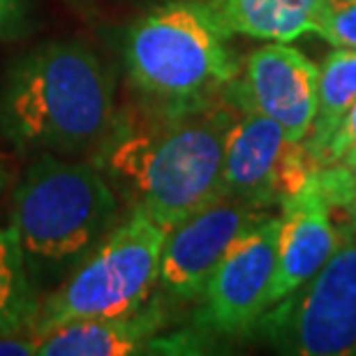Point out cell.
Returning a JSON list of instances; mask_svg holds the SVG:
<instances>
[{
    "instance_id": "44dd1931",
    "label": "cell",
    "mask_w": 356,
    "mask_h": 356,
    "mask_svg": "<svg viewBox=\"0 0 356 356\" xmlns=\"http://www.w3.org/2000/svg\"><path fill=\"white\" fill-rule=\"evenodd\" d=\"M340 162H343V165L345 167H350V169H354V172H356V146L352 148V151L350 153H347L345 155V158L343 160H340Z\"/></svg>"
},
{
    "instance_id": "30bf717a",
    "label": "cell",
    "mask_w": 356,
    "mask_h": 356,
    "mask_svg": "<svg viewBox=\"0 0 356 356\" xmlns=\"http://www.w3.org/2000/svg\"><path fill=\"white\" fill-rule=\"evenodd\" d=\"M319 67L287 42H268L243 63L225 97L275 120L289 141L303 144L317 109Z\"/></svg>"
},
{
    "instance_id": "7c38bea8",
    "label": "cell",
    "mask_w": 356,
    "mask_h": 356,
    "mask_svg": "<svg viewBox=\"0 0 356 356\" xmlns=\"http://www.w3.org/2000/svg\"><path fill=\"white\" fill-rule=\"evenodd\" d=\"M158 305L111 317H90L38 336V356H125L151 345L162 326Z\"/></svg>"
},
{
    "instance_id": "9c48e42d",
    "label": "cell",
    "mask_w": 356,
    "mask_h": 356,
    "mask_svg": "<svg viewBox=\"0 0 356 356\" xmlns=\"http://www.w3.org/2000/svg\"><path fill=\"white\" fill-rule=\"evenodd\" d=\"M268 216L266 209L243 199L222 197L181 220L167 232L162 245V289L178 301L199 298L229 248Z\"/></svg>"
},
{
    "instance_id": "7402d4cb",
    "label": "cell",
    "mask_w": 356,
    "mask_h": 356,
    "mask_svg": "<svg viewBox=\"0 0 356 356\" xmlns=\"http://www.w3.org/2000/svg\"><path fill=\"white\" fill-rule=\"evenodd\" d=\"M7 181H10V174L5 172V167L0 165V199H3L5 190H7Z\"/></svg>"
},
{
    "instance_id": "2e32d148",
    "label": "cell",
    "mask_w": 356,
    "mask_h": 356,
    "mask_svg": "<svg viewBox=\"0 0 356 356\" xmlns=\"http://www.w3.org/2000/svg\"><path fill=\"white\" fill-rule=\"evenodd\" d=\"M319 185L331 211L343 213L345 227L356 236V172L343 162L317 169Z\"/></svg>"
},
{
    "instance_id": "3957f363",
    "label": "cell",
    "mask_w": 356,
    "mask_h": 356,
    "mask_svg": "<svg viewBox=\"0 0 356 356\" xmlns=\"http://www.w3.org/2000/svg\"><path fill=\"white\" fill-rule=\"evenodd\" d=\"M10 218L28 270L42 287L65 280L109 236L118 197L95 162L44 155L21 176Z\"/></svg>"
},
{
    "instance_id": "9a60e30c",
    "label": "cell",
    "mask_w": 356,
    "mask_h": 356,
    "mask_svg": "<svg viewBox=\"0 0 356 356\" xmlns=\"http://www.w3.org/2000/svg\"><path fill=\"white\" fill-rule=\"evenodd\" d=\"M40 303L17 232L0 227V338L31 333Z\"/></svg>"
},
{
    "instance_id": "277c9868",
    "label": "cell",
    "mask_w": 356,
    "mask_h": 356,
    "mask_svg": "<svg viewBox=\"0 0 356 356\" xmlns=\"http://www.w3.org/2000/svg\"><path fill=\"white\" fill-rule=\"evenodd\" d=\"M227 38L229 33L206 0H169L153 7L127 31L130 83L158 113L218 102L241 74Z\"/></svg>"
},
{
    "instance_id": "52a82bcc",
    "label": "cell",
    "mask_w": 356,
    "mask_h": 356,
    "mask_svg": "<svg viewBox=\"0 0 356 356\" xmlns=\"http://www.w3.org/2000/svg\"><path fill=\"white\" fill-rule=\"evenodd\" d=\"M315 169L305 144L289 141L275 120L236 106L225 146V197L270 211L301 188Z\"/></svg>"
},
{
    "instance_id": "7a4b0ae2",
    "label": "cell",
    "mask_w": 356,
    "mask_h": 356,
    "mask_svg": "<svg viewBox=\"0 0 356 356\" xmlns=\"http://www.w3.org/2000/svg\"><path fill=\"white\" fill-rule=\"evenodd\" d=\"M113 127V76L79 40L31 49L0 83V134L19 151L79 155L102 146Z\"/></svg>"
},
{
    "instance_id": "5bb4252c",
    "label": "cell",
    "mask_w": 356,
    "mask_h": 356,
    "mask_svg": "<svg viewBox=\"0 0 356 356\" xmlns=\"http://www.w3.org/2000/svg\"><path fill=\"white\" fill-rule=\"evenodd\" d=\"M356 102V51L336 49L319 65L317 81V109L312 127L305 137V148L315 165H322V158L329 148L333 134L343 125L347 113Z\"/></svg>"
},
{
    "instance_id": "d6986e66",
    "label": "cell",
    "mask_w": 356,
    "mask_h": 356,
    "mask_svg": "<svg viewBox=\"0 0 356 356\" xmlns=\"http://www.w3.org/2000/svg\"><path fill=\"white\" fill-rule=\"evenodd\" d=\"M356 146V102L347 113V118L343 120V125L338 127V132L333 134L329 148H326L324 158H322V165L319 167H326V165H336L345 158L347 153L352 151Z\"/></svg>"
},
{
    "instance_id": "e0dca14e",
    "label": "cell",
    "mask_w": 356,
    "mask_h": 356,
    "mask_svg": "<svg viewBox=\"0 0 356 356\" xmlns=\"http://www.w3.org/2000/svg\"><path fill=\"white\" fill-rule=\"evenodd\" d=\"M315 33L333 49L356 51V0H326Z\"/></svg>"
},
{
    "instance_id": "ac0fdd59",
    "label": "cell",
    "mask_w": 356,
    "mask_h": 356,
    "mask_svg": "<svg viewBox=\"0 0 356 356\" xmlns=\"http://www.w3.org/2000/svg\"><path fill=\"white\" fill-rule=\"evenodd\" d=\"M31 26L28 0H0V42L17 40Z\"/></svg>"
},
{
    "instance_id": "5b68a950",
    "label": "cell",
    "mask_w": 356,
    "mask_h": 356,
    "mask_svg": "<svg viewBox=\"0 0 356 356\" xmlns=\"http://www.w3.org/2000/svg\"><path fill=\"white\" fill-rule=\"evenodd\" d=\"M167 229L134 206L130 218L86 259L58 282L40 303L35 336L90 317H111L139 310L160 280V259Z\"/></svg>"
},
{
    "instance_id": "ffe728a7",
    "label": "cell",
    "mask_w": 356,
    "mask_h": 356,
    "mask_svg": "<svg viewBox=\"0 0 356 356\" xmlns=\"http://www.w3.org/2000/svg\"><path fill=\"white\" fill-rule=\"evenodd\" d=\"M0 356H38V336L17 333L0 338Z\"/></svg>"
},
{
    "instance_id": "8992f818",
    "label": "cell",
    "mask_w": 356,
    "mask_h": 356,
    "mask_svg": "<svg viewBox=\"0 0 356 356\" xmlns=\"http://www.w3.org/2000/svg\"><path fill=\"white\" fill-rule=\"evenodd\" d=\"M331 259L252 326L277 352L298 356H356V236L338 227Z\"/></svg>"
},
{
    "instance_id": "ba28073f",
    "label": "cell",
    "mask_w": 356,
    "mask_h": 356,
    "mask_svg": "<svg viewBox=\"0 0 356 356\" xmlns=\"http://www.w3.org/2000/svg\"><path fill=\"white\" fill-rule=\"evenodd\" d=\"M280 218L268 216L243 234L216 266L202 291L199 329L243 336L268 310V291L277 261Z\"/></svg>"
},
{
    "instance_id": "8fae6325",
    "label": "cell",
    "mask_w": 356,
    "mask_h": 356,
    "mask_svg": "<svg viewBox=\"0 0 356 356\" xmlns=\"http://www.w3.org/2000/svg\"><path fill=\"white\" fill-rule=\"evenodd\" d=\"M317 169L301 188L280 202L277 261L268 291V308L308 282L338 248L340 234L319 185Z\"/></svg>"
},
{
    "instance_id": "4fadbf2b",
    "label": "cell",
    "mask_w": 356,
    "mask_h": 356,
    "mask_svg": "<svg viewBox=\"0 0 356 356\" xmlns=\"http://www.w3.org/2000/svg\"><path fill=\"white\" fill-rule=\"evenodd\" d=\"M229 35L294 42L315 33L326 0H206Z\"/></svg>"
},
{
    "instance_id": "6da1fadb",
    "label": "cell",
    "mask_w": 356,
    "mask_h": 356,
    "mask_svg": "<svg viewBox=\"0 0 356 356\" xmlns=\"http://www.w3.org/2000/svg\"><path fill=\"white\" fill-rule=\"evenodd\" d=\"M236 106L222 97L183 113H160L144 127H113L95 165L125 183L137 209L169 232L225 197L222 165Z\"/></svg>"
}]
</instances>
